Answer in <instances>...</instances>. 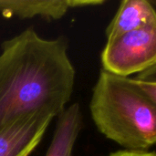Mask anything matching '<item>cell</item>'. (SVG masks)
<instances>
[{"label":"cell","instance_id":"cell-3","mask_svg":"<svg viewBox=\"0 0 156 156\" xmlns=\"http://www.w3.org/2000/svg\"><path fill=\"white\" fill-rule=\"evenodd\" d=\"M102 69L129 78L156 65V26L118 36L101 52Z\"/></svg>","mask_w":156,"mask_h":156},{"label":"cell","instance_id":"cell-8","mask_svg":"<svg viewBox=\"0 0 156 156\" xmlns=\"http://www.w3.org/2000/svg\"><path fill=\"white\" fill-rule=\"evenodd\" d=\"M156 65L153 66L137 74L133 78L140 90L148 97L152 101L156 103Z\"/></svg>","mask_w":156,"mask_h":156},{"label":"cell","instance_id":"cell-9","mask_svg":"<svg viewBox=\"0 0 156 156\" xmlns=\"http://www.w3.org/2000/svg\"><path fill=\"white\" fill-rule=\"evenodd\" d=\"M108 156H156V154L154 151L133 152V151H127V150H119L111 153Z\"/></svg>","mask_w":156,"mask_h":156},{"label":"cell","instance_id":"cell-2","mask_svg":"<svg viewBox=\"0 0 156 156\" xmlns=\"http://www.w3.org/2000/svg\"><path fill=\"white\" fill-rule=\"evenodd\" d=\"M92 121L107 139L123 150L148 152L156 142V103L133 79L101 69L90 102Z\"/></svg>","mask_w":156,"mask_h":156},{"label":"cell","instance_id":"cell-7","mask_svg":"<svg viewBox=\"0 0 156 156\" xmlns=\"http://www.w3.org/2000/svg\"><path fill=\"white\" fill-rule=\"evenodd\" d=\"M82 113L73 103L58 116L55 133L45 156H73V150L82 129Z\"/></svg>","mask_w":156,"mask_h":156},{"label":"cell","instance_id":"cell-5","mask_svg":"<svg viewBox=\"0 0 156 156\" xmlns=\"http://www.w3.org/2000/svg\"><path fill=\"white\" fill-rule=\"evenodd\" d=\"M104 0H0V14L7 17L21 19L42 17L57 20L76 7L99 5Z\"/></svg>","mask_w":156,"mask_h":156},{"label":"cell","instance_id":"cell-4","mask_svg":"<svg viewBox=\"0 0 156 156\" xmlns=\"http://www.w3.org/2000/svg\"><path fill=\"white\" fill-rule=\"evenodd\" d=\"M53 116L37 112L0 129V156H29L40 144Z\"/></svg>","mask_w":156,"mask_h":156},{"label":"cell","instance_id":"cell-1","mask_svg":"<svg viewBox=\"0 0 156 156\" xmlns=\"http://www.w3.org/2000/svg\"><path fill=\"white\" fill-rule=\"evenodd\" d=\"M64 36L45 39L27 27L1 44L0 129L37 112L58 117L70 101L76 70Z\"/></svg>","mask_w":156,"mask_h":156},{"label":"cell","instance_id":"cell-6","mask_svg":"<svg viewBox=\"0 0 156 156\" xmlns=\"http://www.w3.org/2000/svg\"><path fill=\"white\" fill-rule=\"evenodd\" d=\"M156 26V12L147 0H123L108 25L105 35L111 40L122 34Z\"/></svg>","mask_w":156,"mask_h":156}]
</instances>
